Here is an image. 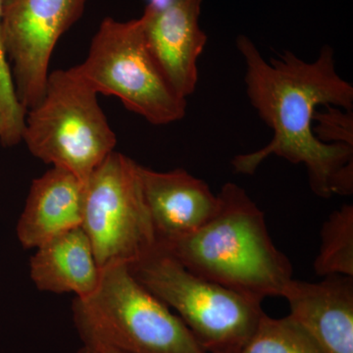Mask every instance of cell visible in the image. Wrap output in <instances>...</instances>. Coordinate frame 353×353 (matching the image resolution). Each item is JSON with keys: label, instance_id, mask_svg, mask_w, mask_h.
<instances>
[{"label": "cell", "instance_id": "1", "mask_svg": "<svg viewBox=\"0 0 353 353\" xmlns=\"http://www.w3.org/2000/svg\"><path fill=\"white\" fill-rule=\"evenodd\" d=\"M236 43L245 61L246 94L274 134L264 148L234 157V172L252 175L267 158L276 155L305 165L316 196L352 194V146L323 143L313 132L319 106L353 111V87L336 71L333 48L323 46L312 62L290 50L268 61L248 37L240 34Z\"/></svg>", "mask_w": 353, "mask_h": 353}, {"label": "cell", "instance_id": "2", "mask_svg": "<svg viewBox=\"0 0 353 353\" xmlns=\"http://www.w3.org/2000/svg\"><path fill=\"white\" fill-rule=\"evenodd\" d=\"M212 219L194 233L158 245L188 270L262 303L281 296L292 267L267 229L264 213L240 185L226 183Z\"/></svg>", "mask_w": 353, "mask_h": 353}, {"label": "cell", "instance_id": "3", "mask_svg": "<svg viewBox=\"0 0 353 353\" xmlns=\"http://www.w3.org/2000/svg\"><path fill=\"white\" fill-rule=\"evenodd\" d=\"M72 311L85 345L128 353H206L181 318L143 287L126 264L102 269L94 294L75 297Z\"/></svg>", "mask_w": 353, "mask_h": 353}, {"label": "cell", "instance_id": "4", "mask_svg": "<svg viewBox=\"0 0 353 353\" xmlns=\"http://www.w3.org/2000/svg\"><path fill=\"white\" fill-rule=\"evenodd\" d=\"M22 141L34 157L85 183L117 138L97 92L70 68L48 75L43 99L27 111Z\"/></svg>", "mask_w": 353, "mask_h": 353}, {"label": "cell", "instance_id": "5", "mask_svg": "<svg viewBox=\"0 0 353 353\" xmlns=\"http://www.w3.org/2000/svg\"><path fill=\"white\" fill-rule=\"evenodd\" d=\"M128 267L176 311L206 353H241L265 314L262 303L192 273L159 248Z\"/></svg>", "mask_w": 353, "mask_h": 353}, {"label": "cell", "instance_id": "6", "mask_svg": "<svg viewBox=\"0 0 353 353\" xmlns=\"http://www.w3.org/2000/svg\"><path fill=\"white\" fill-rule=\"evenodd\" d=\"M97 94L114 95L155 126L182 120L187 99L176 94L146 46L141 20L108 17L83 63L72 67Z\"/></svg>", "mask_w": 353, "mask_h": 353}, {"label": "cell", "instance_id": "7", "mask_svg": "<svg viewBox=\"0 0 353 353\" xmlns=\"http://www.w3.org/2000/svg\"><path fill=\"white\" fill-rule=\"evenodd\" d=\"M139 166L112 152L85 183L82 228L101 270L114 264L129 266L158 248Z\"/></svg>", "mask_w": 353, "mask_h": 353}, {"label": "cell", "instance_id": "8", "mask_svg": "<svg viewBox=\"0 0 353 353\" xmlns=\"http://www.w3.org/2000/svg\"><path fill=\"white\" fill-rule=\"evenodd\" d=\"M88 0H3L2 39L18 101H41L60 38L83 16Z\"/></svg>", "mask_w": 353, "mask_h": 353}, {"label": "cell", "instance_id": "9", "mask_svg": "<svg viewBox=\"0 0 353 353\" xmlns=\"http://www.w3.org/2000/svg\"><path fill=\"white\" fill-rule=\"evenodd\" d=\"M203 0H150L139 18L146 46L176 94L187 99L199 82L208 36L199 25Z\"/></svg>", "mask_w": 353, "mask_h": 353}, {"label": "cell", "instance_id": "10", "mask_svg": "<svg viewBox=\"0 0 353 353\" xmlns=\"http://www.w3.org/2000/svg\"><path fill=\"white\" fill-rule=\"evenodd\" d=\"M143 194L158 245L196 232L212 219L218 196L183 169L158 172L139 166Z\"/></svg>", "mask_w": 353, "mask_h": 353}, {"label": "cell", "instance_id": "11", "mask_svg": "<svg viewBox=\"0 0 353 353\" xmlns=\"http://www.w3.org/2000/svg\"><path fill=\"white\" fill-rule=\"evenodd\" d=\"M292 318L326 353H353V277L330 275L321 282L292 279L283 290Z\"/></svg>", "mask_w": 353, "mask_h": 353}, {"label": "cell", "instance_id": "12", "mask_svg": "<svg viewBox=\"0 0 353 353\" xmlns=\"http://www.w3.org/2000/svg\"><path fill=\"white\" fill-rule=\"evenodd\" d=\"M85 183L71 172L52 167L34 179L16 232L23 248H38L82 226Z\"/></svg>", "mask_w": 353, "mask_h": 353}, {"label": "cell", "instance_id": "13", "mask_svg": "<svg viewBox=\"0 0 353 353\" xmlns=\"http://www.w3.org/2000/svg\"><path fill=\"white\" fill-rule=\"evenodd\" d=\"M36 250L30 261V275L41 292L75 294L78 299H85L99 287L102 270L82 226Z\"/></svg>", "mask_w": 353, "mask_h": 353}, {"label": "cell", "instance_id": "14", "mask_svg": "<svg viewBox=\"0 0 353 353\" xmlns=\"http://www.w3.org/2000/svg\"><path fill=\"white\" fill-rule=\"evenodd\" d=\"M321 246L314 270L320 277L345 275L353 277V205L334 210L321 231Z\"/></svg>", "mask_w": 353, "mask_h": 353}, {"label": "cell", "instance_id": "15", "mask_svg": "<svg viewBox=\"0 0 353 353\" xmlns=\"http://www.w3.org/2000/svg\"><path fill=\"white\" fill-rule=\"evenodd\" d=\"M241 353L326 352L292 316L274 319L264 314Z\"/></svg>", "mask_w": 353, "mask_h": 353}, {"label": "cell", "instance_id": "16", "mask_svg": "<svg viewBox=\"0 0 353 353\" xmlns=\"http://www.w3.org/2000/svg\"><path fill=\"white\" fill-rule=\"evenodd\" d=\"M326 112L316 111L314 121L319 123L313 132L325 143H343L353 148V111L326 106Z\"/></svg>", "mask_w": 353, "mask_h": 353}, {"label": "cell", "instance_id": "17", "mask_svg": "<svg viewBox=\"0 0 353 353\" xmlns=\"http://www.w3.org/2000/svg\"><path fill=\"white\" fill-rule=\"evenodd\" d=\"M81 352L83 353H128L115 348L103 347V345H85Z\"/></svg>", "mask_w": 353, "mask_h": 353}, {"label": "cell", "instance_id": "18", "mask_svg": "<svg viewBox=\"0 0 353 353\" xmlns=\"http://www.w3.org/2000/svg\"><path fill=\"white\" fill-rule=\"evenodd\" d=\"M80 352H81V350H80ZM81 353H83V352H81Z\"/></svg>", "mask_w": 353, "mask_h": 353}, {"label": "cell", "instance_id": "19", "mask_svg": "<svg viewBox=\"0 0 353 353\" xmlns=\"http://www.w3.org/2000/svg\"><path fill=\"white\" fill-rule=\"evenodd\" d=\"M79 353H81V352H79Z\"/></svg>", "mask_w": 353, "mask_h": 353}]
</instances>
